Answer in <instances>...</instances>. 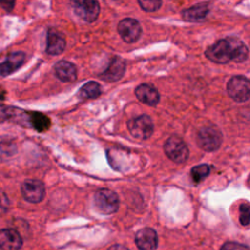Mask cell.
<instances>
[{
	"label": "cell",
	"mask_w": 250,
	"mask_h": 250,
	"mask_svg": "<svg viewBox=\"0 0 250 250\" xmlns=\"http://www.w3.org/2000/svg\"><path fill=\"white\" fill-rule=\"evenodd\" d=\"M208 60L216 63H228L233 59V49L229 38L216 41L205 51Z\"/></svg>",
	"instance_id": "6da1fadb"
},
{
	"label": "cell",
	"mask_w": 250,
	"mask_h": 250,
	"mask_svg": "<svg viewBox=\"0 0 250 250\" xmlns=\"http://www.w3.org/2000/svg\"><path fill=\"white\" fill-rule=\"evenodd\" d=\"M94 203L97 209L105 215L115 213L119 208V198L116 192L103 188L95 193Z\"/></svg>",
	"instance_id": "7a4b0ae2"
},
{
	"label": "cell",
	"mask_w": 250,
	"mask_h": 250,
	"mask_svg": "<svg viewBox=\"0 0 250 250\" xmlns=\"http://www.w3.org/2000/svg\"><path fill=\"white\" fill-rule=\"evenodd\" d=\"M227 91L235 102H246L250 99V80L241 75L233 76L227 84Z\"/></svg>",
	"instance_id": "3957f363"
},
{
	"label": "cell",
	"mask_w": 250,
	"mask_h": 250,
	"mask_svg": "<svg viewBox=\"0 0 250 250\" xmlns=\"http://www.w3.org/2000/svg\"><path fill=\"white\" fill-rule=\"evenodd\" d=\"M223 136L221 131L214 126L202 128L197 135L198 146L206 151L217 150L222 144Z\"/></svg>",
	"instance_id": "277c9868"
},
{
	"label": "cell",
	"mask_w": 250,
	"mask_h": 250,
	"mask_svg": "<svg viewBox=\"0 0 250 250\" xmlns=\"http://www.w3.org/2000/svg\"><path fill=\"white\" fill-rule=\"evenodd\" d=\"M166 155L176 163H183L188 157V148L186 143L177 136H172L164 144Z\"/></svg>",
	"instance_id": "5b68a950"
},
{
	"label": "cell",
	"mask_w": 250,
	"mask_h": 250,
	"mask_svg": "<svg viewBox=\"0 0 250 250\" xmlns=\"http://www.w3.org/2000/svg\"><path fill=\"white\" fill-rule=\"evenodd\" d=\"M128 129L133 137L146 140L153 133V123L149 116L144 114L131 119L128 122Z\"/></svg>",
	"instance_id": "8992f818"
},
{
	"label": "cell",
	"mask_w": 250,
	"mask_h": 250,
	"mask_svg": "<svg viewBox=\"0 0 250 250\" xmlns=\"http://www.w3.org/2000/svg\"><path fill=\"white\" fill-rule=\"evenodd\" d=\"M74 13L87 22L95 21L100 15L98 0H73Z\"/></svg>",
	"instance_id": "52a82bcc"
},
{
	"label": "cell",
	"mask_w": 250,
	"mask_h": 250,
	"mask_svg": "<svg viewBox=\"0 0 250 250\" xmlns=\"http://www.w3.org/2000/svg\"><path fill=\"white\" fill-rule=\"evenodd\" d=\"M118 33L121 39L126 43H134L142 35V26L140 22L132 18H126L119 21L117 25Z\"/></svg>",
	"instance_id": "ba28073f"
},
{
	"label": "cell",
	"mask_w": 250,
	"mask_h": 250,
	"mask_svg": "<svg viewBox=\"0 0 250 250\" xmlns=\"http://www.w3.org/2000/svg\"><path fill=\"white\" fill-rule=\"evenodd\" d=\"M21 194L28 202L38 203L44 198L45 195L44 185L39 180H25L21 185Z\"/></svg>",
	"instance_id": "9c48e42d"
},
{
	"label": "cell",
	"mask_w": 250,
	"mask_h": 250,
	"mask_svg": "<svg viewBox=\"0 0 250 250\" xmlns=\"http://www.w3.org/2000/svg\"><path fill=\"white\" fill-rule=\"evenodd\" d=\"M126 63L123 59L119 57H113L110 61L106 69L102 72L99 76L102 80L107 82H115L118 81L125 73Z\"/></svg>",
	"instance_id": "30bf717a"
},
{
	"label": "cell",
	"mask_w": 250,
	"mask_h": 250,
	"mask_svg": "<svg viewBox=\"0 0 250 250\" xmlns=\"http://www.w3.org/2000/svg\"><path fill=\"white\" fill-rule=\"evenodd\" d=\"M135 242L140 250H155L158 243L157 233L150 228L142 229L137 232Z\"/></svg>",
	"instance_id": "8fae6325"
},
{
	"label": "cell",
	"mask_w": 250,
	"mask_h": 250,
	"mask_svg": "<svg viewBox=\"0 0 250 250\" xmlns=\"http://www.w3.org/2000/svg\"><path fill=\"white\" fill-rule=\"evenodd\" d=\"M22 239L20 233L13 229H0V248L2 250H20Z\"/></svg>",
	"instance_id": "7c38bea8"
},
{
	"label": "cell",
	"mask_w": 250,
	"mask_h": 250,
	"mask_svg": "<svg viewBox=\"0 0 250 250\" xmlns=\"http://www.w3.org/2000/svg\"><path fill=\"white\" fill-rule=\"evenodd\" d=\"M25 61V54L22 52H14L6 60L0 62V76H8L19 69Z\"/></svg>",
	"instance_id": "4fadbf2b"
},
{
	"label": "cell",
	"mask_w": 250,
	"mask_h": 250,
	"mask_svg": "<svg viewBox=\"0 0 250 250\" xmlns=\"http://www.w3.org/2000/svg\"><path fill=\"white\" fill-rule=\"evenodd\" d=\"M136 97L142 103L154 106L159 102V93L155 87L150 84H141L135 90Z\"/></svg>",
	"instance_id": "5bb4252c"
},
{
	"label": "cell",
	"mask_w": 250,
	"mask_h": 250,
	"mask_svg": "<svg viewBox=\"0 0 250 250\" xmlns=\"http://www.w3.org/2000/svg\"><path fill=\"white\" fill-rule=\"evenodd\" d=\"M56 76L62 82H72L77 77L76 66L67 61H59L54 66Z\"/></svg>",
	"instance_id": "9a60e30c"
},
{
	"label": "cell",
	"mask_w": 250,
	"mask_h": 250,
	"mask_svg": "<svg viewBox=\"0 0 250 250\" xmlns=\"http://www.w3.org/2000/svg\"><path fill=\"white\" fill-rule=\"evenodd\" d=\"M66 46L64 37L58 31L49 30L47 36L46 52L52 56H58L62 54Z\"/></svg>",
	"instance_id": "2e32d148"
},
{
	"label": "cell",
	"mask_w": 250,
	"mask_h": 250,
	"mask_svg": "<svg viewBox=\"0 0 250 250\" xmlns=\"http://www.w3.org/2000/svg\"><path fill=\"white\" fill-rule=\"evenodd\" d=\"M209 5L207 3L196 4L185 11H183V18L188 21H201L209 13Z\"/></svg>",
	"instance_id": "e0dca14e"
},
{
	"label": "cell",
	"mask_w": 250,
	"mask_h": 250,
	"mask_svg": "<svg viewBox=\"0 0 250 250\" xmlns=\"http://www.w3.org/2000/svg\"><path fill=\"white\" fill-rule=\"evenodd\" d=\"M229 40L233 49V59L232 61L235 62H242L248 58V49L246 45L235 37H229Z\"/></svg>",
	"instance_id": "ac0fdd59"
},
{
	"label": "cell",
	"mask_w": 250,
	"mask_h": 250,
	"mask_svg": "<svg viewBox=\"0 0 250 250\" xmlns=\"http://www.w3.org/2000/svg\"><path fill=\"white\" fill-rule=\"evenodd\" d=\"M101 85L96 81H89L80 88L78 95L82 99H96L101 95Z\"/></svg>",
	"instance_id": "d6986e66"
},
{
	"label": "cell",
	"mask_w": 250,
	"mask_h": 250,
	"mask_svg": "<svg viewBox=\"0 0 250 250\" xmlns=\"http://www.w3.org/2000/svg\"><path fill=\"white\" fill-rule=\"evenodd\" d=\"M209 172H210V167L207 164H200V165L194 166L191 169L190 175H191L192 180L196 184H198L208 176Z\"/></svg>",
	"instance_id": "ffe728a7"
},
{
	"label": "cell",
	"mask_w": 250,
	"mask_h": 250,
	"mask_svg": "<svg viewBox=\"0 0 250 250\" xmlns=\"http://www.w3.org/2000/svg\"><path fill=\"white\" fill-rule=\"evenodd\" d=\"M31 122L37 130H45L50 125L49 119L45 115L40 113H34L31 117Z\"/></svg>",
	"instance_id": "44dd1931"
},
{
	"label": "cell",
	"mask_w": 250,
	"mask_h": 250,
	"mask_svg": "<svg viewBox=\"0 0 250 250\" xmlns=\"http://www.w3.org/2000/svg\"><path fill=\"white\" fill-rule=\"evenodd\" d=\"M140 7L146 12L157 11L162 4V0H138Z\"/></svg>",
	"instance_id": "7402d4cb"
},
{
	"label": "cell",
	"mask_w": 250,
	"mask_h": 250,
	"mask_svg": "<svg viewBox=\"0 0 250 250\" xmlns=\"http://www.w3.org/2000/svg\"><path fill=\"white\" fill-rule=\"evenodd\" d=\"M239 222L242 226H247L250 224V206L247 204H242L239 207Z\"/></svg>",
	"instance_id": "603a6c76"
},
{
	"label": "cell",
	"mask_w": 250,
	"mask_h": 250,
	"mask_svg": "<svg viewBox=\"0 0 250 250\" xmlns=\"http://www.w3.org/2000/svg\"><path fill=\"white\" fill-rule=\"evenodd\" d=\"M221 250H249V248L237 242H227L222 246Z\"/></svg>",
	"instance_id": "cb8c5ba5"
},
{
	"label": "cell",
	"mask_w": 250,
	"mask_h": 250,
	"mask_svg": "<svg viewBox=\"0 0 250 250\" xmlns=\"http://www.w3.org/2000/svg\"><path fill=\"white\" fill-rule=\"evenodd\" d=\"M10 207V201L6 193L0 191V215L6 213Z\"/></svg>",
	"instance_id": "d4e9b609"
},
{
	"label": "cell",
	"mask_w": 250,
	"mask_h": 250,
	"mask_svg": "<svg viewBox=\"0 0 250 250\" xmlns=\"http://www.w3.org/2000/svg\"><path fill=\"white\" fill-rule=\"evenodd\" d=\"M16 0H0V6L7 12H11L15 6Z\"/></svg>",
	"instance_id": "484cf974"
},
{
	"label": "cell",
	"mask_w": 250,
	"mask_h": 250,
	"mask_svg": "<svg viewBox=\"0 0 250 250\" xmlns=\"http://www.w3.org/2000/svg\"><path fill=\"white\" fill-rule=\"evenodd\" d=\"M107 250H129V249L121 244H114V245H111Z\"/></svg>",
	"instance_id": "4316f807"
}]
</instances>
